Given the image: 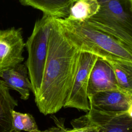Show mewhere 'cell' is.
<instances>
[{
  "label": "cell",
  "instance_id": "obj_1",
  "mask_svg": "<svg viewBox=\"0 0 132 132\" xmlns=\"http://www.w3.org/2000/svg\"><path fill=\"white\" fill-rule=\"evenodd\" d=\"M80 52L64 34L54 18L48 39L42 82L35 101L44 115L63 107L76 73Z\"/></svg>",
  "mask_w": 132,
  "mask_h": 132
},
{
  "label": "cell",
  "instance_id": "obj_2",
  "mask_svg": "<svg viewBox=\"0 0 132 132\" xmlns=\"http://www.w3.org/2000/svg\"><path fill=\"white\" fill-rule=\"evenodd\" d=\"M57 20L67 38L79 52L93 54L111 63L132 66V51L115 37L86 21Z\"/></svg>",
  "mask_w": 132,
  "mask_h": 132
},
{
  "label": "cell",
  "instance_id": "obj_3",
  "mask_svg": "<svg viewBox=\"0 0 132 132\" xmlns=\"http://www.w3.org/2000/svg\"><path fill=\"white\" fill-rule=\"evenodd\" d=\"M98 12L86 21L132 51V0H97Z\"/></svg>",
  "mask_w": 132,
  "mask_h": 132
},
{
  "label": "cell",
  "instance_id": "obj_4",
  "mask_svg": "<svg viewBox=\"0 0 132 132\" xmlns=\"http://www.w3.org/2000/svg\"><path fill=\"white\" fill-rule=\"evenodd\" d=\"M54 18L44 14L36 21L30 36L25 42L27 67L35 97L40 90L46 58L48 39Z\"/></svg>",
  "mask_w": 132,
  "mask_h": 132
},
{
  "label": "cell",
  "instance_id": "obj_5",
  "mask_svg": "<svg viewBox=\"0 0 132 132\" xmlns=\"http://www.w3.org/2000/svg\"><path fill=\"white\" fill-rule=\"evenodd\" d=\"M97 57L90 53L80 52L76 73L63 107L76 108L86 112L90 110L88 94L89 80Z\"/></svg>",
  "mask_w": 132,
  "mask_h": 132
},
{
  "label": "cell",
  "instance_id": "obj_6",
  "mask_svg": "<svg viewBox=\"0 0 132 132\" xmlns=\"http://www.w3.org/2000/svg\"><path fill=\"white\" fill-rule=\"evenodd\" d=\"M25 47L21 28L0 29V74L24 61Z\"/></svg>",
  "mask_w": 132,
  "mask_h": 132
},
{
  "label": "cell",
  "instance_id": "obj_7",
  "mask_svg": "<svg viewBox=\"0 0 132 132\" xmlns=\"http://www.w3.org/2000/svg\"><path fill=\"white\" fill-rule=\"evenodd\" d=\"M83 118L97 127L96 132H132V118L126 111L108 112L90 108Z\"/></svg>",
  "mask_w": 132,
  "mask_h": 132
},
{
  "label": "cell",
  "instance_id": "obj_8",
  "mask_svg": "<svg viewBox=\"0 0 132 132\" xmlns=\"http://www.w3.org/2000/svg\"><path fill=\"white\" fill-rule=\"evenodd\" d=\"M120 91L111 63L97 57L90 73L89 80L88 97L97 92Z\"/></svg>",
  "mask_w": 132,
  "mask_h": 132
},
{
  "label": "cell",
  "instance_id": "obj_9",
  "mask_svg": "<svg viewBox=\"0 0 132 132\" xmlns=\"http://www.w3.org/2000/svg\"><path fill=\"white\" fill-rule=\"evenodd\" d=\"M90 108L108 112L127 111L132 97L118 90L97 92L88 97Z\"/></svg>",
  "mask_w": 132,
  "mask_h": 132
},
{
  "label": "cell",
  "instance_id": "obj_10",
  "mask_svg": "<svg viewBox=\"0 0 132 132\" xmlns=\"http://www.w3.org/2000/svg\"><path fill=\"white\" fill-rule=\"evenodd\" d=\"M0 78L10 89L17 91L23 100H27L32 92V85L25 63L8 69L0 74Z\"/></svg>",
  "mask_w": 132,
  "mask_h": 132
},
{
  "label": "cell",
  "instance_id": "obj_11",
  "mask_svg": "<svg viewBox=\"0 0 132 132\" xmlns=\"http://www.w3.org/2000/svg\"><path fill=\"white\" fill-rule=\"evenodd\" d=\"M75 0H19L21 5L30 6L56 19L68 16L70 9Z\"/></svg>",
  "mask_w": 132,
  "mask_h": 132
},
{
  "label": "cell",
  "instance_id": "obj_12",
  "mask_svg": "<svg viewBox=\"0 0 132 132\" xmlns=\"http://www.w3.org/2000/svg\"><path fill=\"white\" fill-rule=\"evenodd\" d=\"M18 105L10 89L0 78V132H11L12 111Z\"/></svg>",
  "mask_w": 132,
  "mask_h": 132
},
{
  "label": "cell",
  "instance_id": "obj_13",
  "mask_svg": "<svg viewBox=\"0 0 132 132\" xmlns=\"http://www.w3.org/2000/svg\"><path fill=\"white\" fill-rule=\"evenodd\" d=\"M100 5L97 0H75L71 6L68 20L84 22L95 15L98 11Z\"/></svg>",
  "mask_w": 132,
  "mask_h": 132
},
{
  "label": "cell",
  "instance_id": "obj_14",
  "mask_svg": "<svg viewBox=\"0 0 132 132\" xmlns=\"http://www.w3.org/2000/svg\"><path fill=\"white\" fill-rule=\"evenodd\" d=\"M111 63L114 70L120 91L131 96L132 66L120 63Z\"/></svg>",
  "mask_w": 132,
  "mask_h": 132
},
{
  "label": "cell",
  "instance_id": "obj_15",
  "mask_svg": "<svg viewBox=\"0 0 132 132\" xmlns=\"http://www.w3.org/2000/svg\"><path fill=\"white\" fill-rule=\"evenodd\" d=\"M40 130L35 118L31 114L12 110L11 132H38Z\"/></svg>",
  "mask_w": 132,
  "mask_h": 132
},
{
  "label": "cell",
  "instance_id": "obj_16",
  "mask_svg": "<svg viewBox=\"0 0 132 132\" xmlns=\"http://www.w3.org/2000/svg\"><path fill=\"white\" fill-rule=\"evenodd\" d=\"M76 125L72 129L65 128L63 132H96L97 127L86 121L83 117L76 120Z\"/></svg>",
  "mask_w": 132,
  "mask_h": 132
},
{
  "label": "cell",
  "instance_id": "obj_17",
  "mask_svg": "<svg viewBox=\"0 0 132 132\" xmlns=\"http://www.w3.org/2000/svg\"><path fill=\"white\" fill-rule=\"evenodd\" d=\"M56 126H52L47 129L43 130H40L38 132H63L65 129L63 123L59 122L58 120L55 121ZM15 132H20V131H15Z\"/></svg>",
  "mask_w": 132,
  "mask_h": 132
}]
</instances>
